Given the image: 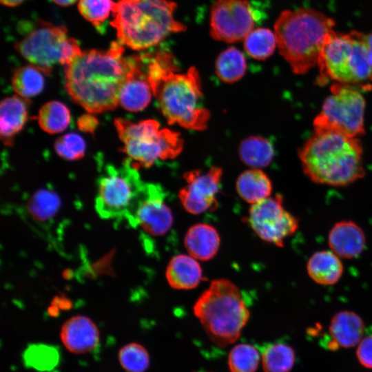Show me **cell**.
Masks as SVG:
<instances>
[{
	"mask_svg": "<svg viewBox=\"0 0 372 372\" xmlns=\"http://www.w3.org/2000/svg\"><path fill=\"white\" fill-rule=\"evenodd\" d=\"M123 45L113 43L107 50L82 51L65 67V89L72 99L90 113L115 109L131 65Z\"/></svg>",
	"mask_w": 372,
	"mask_h": 372,
	"instance_id": "obj_1",
	"label": "cell"
},
{
	"mask_svg": "<svg viewBox=\"0 0 372 372\" xmlns=\"http://www.w3.org/2000/svg\"><path fill=\"white\" fill-rule=\"evenodd\" d=\"M147 69L154 96L170 125L194 130L207 126L209 112L202 103L201 84L195 67L180 72L168 51L147 54Z\"/></svg>",
	"mask_w": 372,
	"mask_h": 372,
	"instance_id": "obj_2",
	"label": "cell"
},
{
	"mask_svg": "<svg viewBox=\"0 0 372 372\" xmlns=\"http://www.w3.org/2000/svg\"><path fill=\"white\" fill-rule=\"evenodd\" d=\"M362 154L358 137L330 131H314L298 151L304 174L316 183L333 187L364 176Z\"/></svg>",
	"mask_w": 372,
	"mask_h": 372,
	"instance_id": "obj_3",
	"label": "cell"
},
{
	"mask_svg": "<svg viewBox=\"0 0 372 372\" xmlns=\"http://www.w3.org/2000/svg\"><path fill=\"white\" fill-rule=\"evenodd\" d=\"M176 7L170 0H119L114 4L111 25L120 43L144 50L158 45L171 33L186 30V25L174 19Z\"/></svg>",
	"mask_w": 372,
	"mask_h": 372,
	"instance_id": "obj_4",
	"label": "cell"
},
{
	"mask_svg": "<svg viewBox=\"0 0 372 372\" xmlns=\"http://www.w3.org/2000/svg\"><path fill=\"white\" fill-rule=\"evenodd\" d=\"M335 21L311 8L282 11L274 23V33L280 55L292 72L303 74L318 64L328 34Z\"/></svg>",
	"mask_w": 372,
	"mask_h": 372,
	"instance_id": "obj_5",
	"label": "cell"
},
{
	"mask_svg": "<svg viewBox=\"0 0 372 372\" xmlns=\"http://www.w3.org/2000/svg\"><path fill=\"white\" fill-rule=\"evenodd\" d=\"M193 310L209 339L221 347L239 338L250 315L238 287L224 278L211 281Z\"/></svg>",
	"mask_w": 372,
	"mask_h": 372,
	"instance_id": "obj_6",
	"label": "cell"
},
{
	"mask_svg": "<svg viewBox=\"0 0 372 372\" xmlns=\"http://www.w3.org/2000/svg\"><path fill=\"white\" fill-rule=\"evenodd\" d=\"M122 151L137 166L149 167L158 160L174 158L181 152L183 141L180 134L167 128H160L153 119L133 123L118 118L114 121Z\"/></svg>",
	"mask_w": 372,
	"mask_h": 372,
	"instance_id": "obj_7",
	"label": "cell"
},
{
	"mask_svg": "<svg viewBox=\"0 0 372 372\" xmlns=\"http://www.w3.org/2000/svg\"><path fill=\"white\" fill-rule=\"evenodd\" d=\"M317 65L322 75L337 83L354 85L372 81L365 46L358 31L344 34L331 30Z\"/></svg>",
	"mask_w": 372,
	"mask_h": 372,
	"instance_id": "obj_8",
	"label": "cell"
},
{
	"mask_svg": "<svg viewBox=\"0 0 372 372\" xmlns=\"http://www.w3.org/2000/svg\"><path fill=\"white\" fill-rule=\"evenodd\" d=\"M138 167L129 158L120 167H105L95 198V209L101 218L128 223L146 184Z\"/></svg>",
	"mask_w": 372,
	"mask_h": 372,
	"instance_id": "obj_9",
	"label": "cell"
},
{
	"mask_svg": "<svg viewBox=\"0 0 372 372\" xmlns=\"http://www.w3.org/2000/svg\"><path fill=\"white\" fill-rule=\"evenodd\" d=\"M15 48L46 75L55 65H66L82 52L77 41L68 36L65 26L47 22L39 23L15 44Z\"/></svg>",
	"mask_w": 372,
	"mask_h": 372,
	"instance_id": "obj_10",
	"label": "cell"
},
{
	"mask_svg": "<svg viewBox=\"0 0 372 372\" xmlns=\"http://www.w3.org/2000/svg\"><path fill=\"white\" fill-rule=\"evenodd\" d=\"M313 121L314 131L358 137L364 132L365 100L351 84L337 83Z\"/></svg>",
	"mask_w": 372,
	"mask_h": 372,
	"instance_id": "obj_11",
	"label": "cell"
},
{
	"mask_svg": "<svg viewBox=\"0 0 372 372\" xmlns=\"http://www.w3.org/2000/svg\"><path fill=\"white\" fill-rule=\"evenodd\" d=\"M247 222L260 238L280 247L299 227L298 219L285 209L280 195L252 204Z\"/></svg>",
	"mask_w": 372,
	"mask_h": 372,
	"instance_id": "obj_12",
	"label": "cell"
},
{
	"mask_svg": "<svg viewBox=\"0 0 372 372\" xmlns=\"http://www.w3.org/2000/svg\"><path fill=\"white\" fill-rule=\"evenodd\" d=\"M254 10L248 0H217L210 10V35L219 41L244 39L254 28Z\"/></svg>",
	"mask_w": 372,
	"mask_h": 372,
	"instance_id": "obj_13",
	"label": "cell"
},
{
	"mask_svg": "<svg viewBox=\"0 0 372 372\" xmlns=\"http://www.w3.org/2000/svg\"><path fill=\"white\" fill-rule=\"evenodd\" d=\"M164 199L165 192L159 185L146 183L129 225L151 236L165 235L172 227L174 218Z\"/></svg>",
	"mask_w": 372,
	"mask_h": 372,
	"instance_id": "obj_14",
	"label": "cell"
},
{
	"mask_svg": "<svg viewBox=\"0 0 372 372\" xmlns=\"http://www.w3.org/2000/svg\"><path fill=\"white\" fill-rule=\"evenodd\" d=\"M222 169L211 167L207 172L199 170L187 172L184 178L187 185L178 193L184 209L190 214H200L217 205L216 196L219 192Z\"/></svg>",
	"mask_w": 372,
	"mask_h": 372,
	"instance_id": "obj_15",
	"label": "cell"
},
{
	"mask_svg": "<svg viewBox=\"0 0 372 372\" xmlns=\"http://www.w3.org/2000/svg\"><path fill=\"white\" fill-rule=\"evenodd\" d=\"M147 54L131 56V65L119 94V104L126 110L138 112L149 103L152 87L147 69Z\"/></svg>",
	"mask_w": 372,
	"mask_h": 372,
	"instance_id": "obj_16",
	"label": "cell"
},
{
	"mask_svg": "<svg viewBox=\"0 0 372 372\" xmlns=\"http://www.w3.org/2000/svg\"><path fill=\"white\" fill-rule=\"evenodd\" d=\"M61 340L71 353L83 354L92 351L99 342V331L94 322L84 316H74L64 322Z\"/></svg>",
	"mask_w": 372,
	"mask_h": 372,
	"instance_id": "obj_17",
	"label": "cell"
},
{
	"mask_svg": "<svg viewBox=\"0 0 372 372\" xmlns=\"http://www.w3.org/2000/svg\"><path fill=\"white\" fill-rule=\"evenodd\" d=\"M330 250L340 258L353 259L359 256L366 246V236L362 228L353 220L336 222L328 234Z\"/></svg>",
	"mask_w": 372,
	"mask_h": 372,
	"instance_id": "obj_18",
	"label": "cell"
},
{
	"mask_svg": "<svg viewBox=\"0 0 372 372\" xmlns=\"http://www.w3.org/2000/svg\"><path fill=\"white\" fill-rule=\"evenodd\" d=\"M28 99L14 95L2 100L0 105L1 138L6 145L13 144L14 136L24 127L28 119Z\"/></svg>",
	"mask_w": 372,
	"mask_h": 372,
	"instance_id": "obj_19",
	"label": "cell"
},
{
	"mask_svg": "<svg viewBox=\"0 0 372 372\" xmlns=\"http://www.w3.org/2000/svg\"><path fill=\"white\" fill-rule=\"evenodd\" d=\"M329 332L337 346L351 347L358 344L363 338L364 324L355 311L342 310L332 316Z\"/></svg>",
	"mask_w": 372,
	"mask_h": 372,
	"instance_id": "obj_20",
	"label": "cell"
},
{
	"mask_svg": "<svg viewBox=\"0 0 372 372\" xmlns=\"http://www.w3.org/2000/svg\"><path fill=\"white\" fill-rule=\"evenodd\" d=\"M220 236L213 226L205 223L192 225L187 231L184 244L191 256L200 260L212 259L220 247Z\"/></svg>",
	"mask_w": 372,
	"mask_h": 372,
	"instance_id": "obj_21",
	"label": "cell"
},
{
	"mask_svg": "<svg viewBox=\"0 0 372 372\" xmlns=\"http://www.w3.org/2000/svg\"><path fill=\"white\" fill-rule=\"evenodd\" d=\"M165 277L169 286L175 289H194L203 280L199 263L185 254H178L170 260Z\"/></svg>",
	"mask_w": 372,
	"mask_h": 372,
	"instance_id": "obj_22",
	"label": "cell"
},
{
	"mask_svg": "<svg viewBox=\"0 0 372 372\" xmlns=\"http://www.w3.org/2000/svg\"><path fill=\"white\" fill-rule=\"evenodd\" d=\"M306 269L313 282L325 286L337 283L344 271L341 258L331 250L313 253L307 262Z\"/></svg>",
	"mask_w": 372,
	"mask_h": 372,
	"instance_id": "obj_23",
	"label": "cell"
},
{
	"mask_svg": "<svg viewBox=\"0 0 372 372\" xmlns=\"http://www.w3.org/2000/svg\"><path fill=\"white\" fill-rule=\"evenodd\" d=\"M61 207L58 194L48 189H40L32 194L27 203L28 213L39 226L50 225Z\"/></svg>",
	"mask_w": 372,
	"mask_h": 372,
	"instance_id": "obj_24",
	"label": "cell"
},
{
	"mask_svg": "<svg viewBox=\"0 0 372 372\" xmlns=\"http://www.w3.org/2000/svg\"><path fill=\"white\" fill-rule=\"evenodd\" d=\"M236 190L241 198L254 204L269 197L272 192V184L263 172L254 169L245 171L238 176Z\"/></svg>",
	"mask_w": 372,
	"mask_h": 372,
	"instance_id": "obj_25",
	"label": "cell"
},
{
	"mask_svg": "<svg viewBox=\"0 0 372 372\" xmlns=\"http://www.w3.org/2000/svg\"><path fill=\"white\" fill-rule=\"evenodd\" d=\"M238 152L242 162L255 169L269 165L274 156L273 147L270 141L255 136L243 140Z\"/></svg>",
	"mask_w": 372,
	"mask_h": 372,
	"instance_id": "obj_26",
	"label": "cell"
},
{
	"mask_svg": "<svg viewBox=\"0 0 372 372\" xmlns=\"http://www.w3.org/2000/svg\"><path fill=\"white\" fill-rule=\"evenodd\" d=\"M296 359L292 347L284 342L267 344L261 353L263 372H289Z\"/></svg>",
	"mask_w": 372,
	"mask_h": 372,
	"instance_id": "obj_27",
	"label": "cell"
},
{
	"mask_svg": "<svg viewBox=\"0 0 372 372\" xmlns=\"http://www.w3.org/2000/svg\"><path fill=\"white\" fill-rule=\"evenodd\" d=\"M247 70L246 59L236 48L229 47L218 55L215 63V72L218 77L225 83L240 80Z\"/></svg>",
	"mask_w": 372,
	"mask_h": 372,
	"instance_id": "obj_28",
	"label": "cell"
},
{
	"mask_svg": "<svg viewBox=\"0 0 372 372\" xmlns=\"http://www.w3.org/2000/svg\"><path fill=\"white\" fill-rule=\"evenodd\" d=\"M70 121L69 109L59 101L48 102L39 111V124L43 131L49 134H57L64 131Z\"/></svg>",
	"mask_w": 372,
	"mask_h": 372,
	"instance_id": "obj_29",
	"label": "cell"
},
{
	"mask_svg": "<svg viewBox=\"0 0 372 372\" xmlns=\"http://www.w3.org/2000/svg\"><path fill=\"white\" fill-rule=\"evenodd\" d=\"M43 72L30 65L15 70L12 77L14 90L23 98L28 99L39 94L44 87Z\"/></svg>",
	"mask_w": 372,
	"mask_h": 372,
	"instance_id": "obj_30",
	"label": "cell"
},
{
	"mask_svg": "<svg viewBox=\"0 0 372 372\" xmlns=\"http://www.w3.org/2000/svg\"><path fill=\"white\" fill-rule=\"evenodd\" d=\"M244 49L254 59L262 61L273 54L277 46L275 33L269 28L254 29L244 39Z\"/></svg>",
	"mask_w": 372,
	"mask_h": 372,
	"instance_id": "obj_31",
	"label": "cell"
},
{
	"mask_svg": "<svg viewBox=\"0 0 372 372\" xmlns=\"http://www.w3.org/2000/svg\"><path fill=\"white\" fill-rule=\"evenodd\" d=\"M261 361V353L248 343L236 344L229 352L227 366L230 372H256Z\"/></svg>",
	"mask_w": 372,
	"mask_h": 372,
	"instance_id": "obj_32",
	"label": "cell"
},
{
	"mask_svg": "<svg viewBox=\"0 0 372 372\" xmlns=\"http://www.w3.org/2000/svg\"><path fill=\"white\" fill-rule=\"evenodd\" d=\"M25 364L38 371H50L59 362V354L57 349L45 344H32L23 352Z\"/></svg>",
	"mask_w": 372,
	"mask_h": 372,
	"instance_id": "obj_33",
	"label": "cell"
},
{
	"mask_svg": "<svg viewBox=\"0 0 372 372\" xmlns=\"http://www.w3.org/2000/svg\"><path fill=\"white\" fill-rule=\"evenodd\" d=\"M118 361L127 372H145L150 364L147 350L142 344L131 342L120 349Z\"/></svg>",
	"mask_w": 372,
	"mask_h": 372,
	"instance_id": "obj_34",
	"label": "cell"
},
{
	"mask_svg": "<svg viewBox=\"0 0 372 372\" xmlns=\"http://www.w3.org/2000/svg\"><path fill=\"white\" fill-rule=\"evenodd\" d=\"M114 3L112 0H79L81 14L95 27H99L109 17Z\"/></svg>",
	"mask_w": 372,
	"mask_h": 372,
	"instance_id": "obj_35",
	"label": "cell"
},
{
	"mask_svg": "<svg viewBox=\"0 0 372 372\" xmlns=\"http://www.w3.org/2000/svg\"><path fill=\"white\" fill-rule=\"evenodd\" d=\"M54 149L57 154L65 160H79L85 154V143L79 134L68 133L55 141Z\"/></svg>",
	"mask_w": 372,
	"mask_h": 372,
	"instance_id": "obj_36",
	"label": "cell"
},
{
	"mask_svg": "<svg viewBox=\"0 0 372 372\" xmlns=\"http://www.w3.org/2000/svg\"><path fill=\"white\" fill-rule=\"evenodd\" d=\"M355 353L362 365L372 369V334L362 338L358 343Z\"/></svg>",
	"mask_w": 372,
	"mask_h": 372,
	"instance_id": "obj_37",
	"label": "cell"
},
{
	"mask_svg": "<svg viewBox=\"0 0 372 372\" xmlns=\"http://www.w3.org/2000/svg\"><path fill=\"white\" fill-rule=\"evenodd\" d=\"M99 124L96 117L91 114L82 115L77 121L79 128L85 132L93 133Z\"/></svg>",
	"mask_w": 372,
	"mask_h": 372,
	"instance_id": "obj_38",
	"label": "cell"
},
{
	"mask_svg": "<svg viewBox=\"0 0 372 372\" xmlns=\"http://www.w3.org/2000/svg\"><path fill=\"white\" fill-rule=\"evenodd\" d=\"M361 38L364 42L367 60L372 71V32L369 34L361 32Z\"/></svg>",
	"mask_w": 372,
	"mask_h": 372,
	"instance_id": "obj_39",
	"label": "cell"
},
{
	"mask_svg": "<svg viewBox=\"0 0 372 372\" xmlns=\"http://www.w3.org/2000/svg\"><path fill=\"white\" fill-rule=\"evenodd\" d=\"M25 0H1V3L6 6L14 7L21 4Z\"/></svg>",
	"mask_w": 372,
	"mask_h": 372,
	"instance_id": "obj_40",
	"label": "cell"
},
{
	"mask_svg": "<svg viewBox=\"0 0 372 372\" xmlns=\"http://www.w3.org/2000/svg\"><path fill=\"white\" fill-rule=\"evenodd\" d=\"M56 4L61 6H68L74 4L77 0H52Z\"/></svg>",
	"mask_w": 372,
	"mask_h": 372,
	"instance_id": "obj_41",
	"label": "cell"
}]
</instances>
